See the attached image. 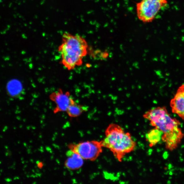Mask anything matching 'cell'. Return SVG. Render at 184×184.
<instances>
[{
	"label": "cell",
	"mask_w": 184,
	"mask_h": 184,
	"mask_svg": "<svg viewBox=\"0 0 184 184\" xmlns=\"http://www.w3.org/2000/svg\"><path fill=\"white\" fill-rule=\"evenodd\" d=\"M58 51L63 66L69 71L81 65L87 54L89 46L86 40L79 34L64 33Z\"/></svg>",
	"instance_id": "6da1fadb"
},
{
	"label": "cell",
	"mask_w": 184,
	"mask_h": 184,
	"mask_svg": "<svg viewBox=\"0 0 184 184\" xmlns=\"http://www.w3.org/2000/svg\"><path fill=\"white\" fill-rule=\"evenodd\" d=\"M105 135L101 141L103 147L109 149L120 162L136 148V143L130 134L117 124H110L105 130Z\"/></svg>",
	"instance_id": "7a4b0ae2"
},
{
	"label": "cell",
	"mask_w": 184,
	"mask_h": 184,
	"mask_svg": "<svg viewBox=\"0 0 184 184\" xmlns=\"http://www.w3.org/2000/svg\"><path fill=\"white\" fill-rule=\"evenodd\" d=\"M143 117L150 124L163 133H166L181 125L175 118H172L165 107H158L149 110L143 115Z\"/></svg>",
	"instance_id": "3957f363"
},
{
	"label": "cell",
	"mask_w": 184,
	"mask_h": 184,
	"mask_svg": "<svg viewBox=\"0 0 184 184\" xmlns=\"http://www.w3.org/2000/svg\"><path fill=\"white\" fill-rule=\"evenodd\" d=\"M167 4V0H141L136 4L137 17L145 23L152 22Z\"/></svg>",
	"instance_id": "277c9868"
},
{
	"label": "cell",
	"mask_w": 184,
	"mask_h": 184,
	"mask_svg": "<svg viewBox=\"0 0 184 184\" xmlns=\"http://www.w3.org/2000/svg\"><path fill=\"white\" fill-rule=\"evenodd\" d=\"M70 150L78 153L84 160H96L103 151L101 141H87L69 146Z\"/></svg>",
	"instance_id": "5b68a950"
},
{
	"label": "cell",
	"mask_w": 184,
	"mask_h": 184,
	"mask_svg": "<svg viewBox=\"0 0 184 184\" xmlns=\"http://www.w3.org/2000/svg\"><path fill=\"white\" fill-rule=\"evenodd\" d=\"M49 98L56 105L54 110L55 113L66 112L69 106L75 101L69 92H64L61 89L53 92L50 95Z\"/></svg>",
	"instance_id": "8992f818"
},
{
	"label": "cell",
	"mask_w": 184,
	"mask_h": 184,
	"mask_svg": "<svg viewBox=\"0 0 184 184\" xmlns=\"http://www.w3.org/2000/svg\"><path fill=\"white\" fill-rule=\"evenodd\" d=\"M184 136L181 129L178 126L163 133L162 140L165 143L166 149L172 151L178 147Z\"/></svg>",
	"instance_id": "52a82bcc"
},
{
	"label": "cell",
	"mask_w": 184,
	"mask_h": 184,
	"mask_svg": "<svg viewBox=\"0 0 184 184\" xmlns=\"http://www.w3.org/2000/svg\"><path fill=\"white\" fill-rule=\"evenodd\" d=\"M172 113L184 120V84L180 86L170 102Z\"/></svg>",
	"instance_id": "ba28073f"
},
{
	"label": "cell",
	"mask_w": 184,
	"mask_h": 184,
	"mask_svg": "<svg viewBox=\"0 0 184 184\" xmlns=\"http://www.w3.org/2000/svg\"><path fill=\"white\" fill-rule=\"evenodd\" d=\"M67 159L64 166L68 170H76L81 168L84 164V160L78 153L70 150L66 153Z\"/></svg>",
	"instance_id": "9c48e42d"
},
{
	"label": "cell",
	"mask_w": 184,
	"mask_h": 184,
	"mask_svg": "<svg viewBox=\"0 0 184 184\" xmlns=\"http://www.w3.org/2000/svg\"><path fill=\"white\" fill-rule=\"evenodd\" d=\"M89 107L74 101L68 107L66 112L69 116L71 117H78L82 113L88 110Z\"/></svg>",
	"instance_id": "30bf717a"
},
{
	"label": "cell",
	"mask_w": 184,
	"mask_h": 184,
	"mask_svg": "<svg viewBox=\"0 0 184 184\" xmlns=\"http://www.w3.org/2000/svg\"><path fill=\"white\" fill-rule=\"evenodd\" d=\"M163 133L155 128L149 131L146 135V138L151 147L154 146L162 140Z\"/></svg>",
	"instance_id": "8fae6325"
},
{
	"label": "cell",
	"mask_w": 184,
	"mask_h": 184,
	"mask_svg": "<svg viewBox=\"0 0 184 184\" xmlns=\"http://www.w3.org/2000/svg\"><path fill=\"white\" fill-rule=\"evenodd\" d=\"M9 91L13 95L19 93L20 90V84L17 82L14 81L9 84ZM12 94V95H13Z\"/></svg>",
	"instance_id": "7c38bea8"
},
{
	"label": "cell",
	"mask_w": 184,
	"mask_h": 184,
	"mask_svg": "<svg viewBox=\"0 0 184 184\" xmlns=\"http://www.w3.org/2000/svg\"><path fill=\"white\" fill-rule=\"evenodd\" d=\"M6 181L8 182H10L11 181V180L9 178H7L6 179Z\"/></svg>",
	"instance_id": "4fadbf2b"
},
{
	"label": "cell",
	"mask_w": 184,
	"mask_h": 184,
	"mask_svg": "<svg viewBox=\"0 0 184 184\" xmlns=\"http://www.w3.org/2000/svg\"><path fill=\"white\" fill-rule=\"evenodd\" d=\"M7 126H5V127L3 129V131L4 132L5 131L7 130Z\"/></svg>",
	"instance_id": "5bb4252c"
}]
</instances>
